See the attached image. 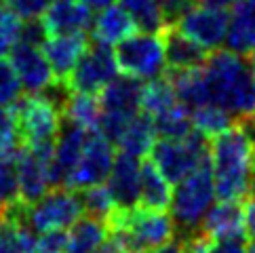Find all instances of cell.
<instances>
[{
  "mask_svg": "<svg viewBox=\"0 0 255 253\" xmlns=\"http://www.w3.org/2000/svg\"><path fill=\"white\" fill-rule=\"evenodd\" d=\"M8 63L13 66L25 93H42L57 83L40 44L25 40L15 42L8 53Z\"/></svg>",
  "mask_w": 255,
  "mask_h": 253,
  "instance_id": "cell-13",
  "label": "cell"
},
{
  "mask_svg": "<svg viewBox=\"0 0 255 253\" xmlns=\"http://www.w3.org/2000/svg\"><path fill=\"white\" fill-rule=\"evenodd\" d=\"M243 126L247 129V133L251 135V139H253V143H255V114L249 116L247 121H243Z\"/></svg>",
  "mask_w": 255,
  "mask_h": 253,
  "instance_id": "cell-45",
  "label": "cell"
},
{
  "mask_svg": "<svg viewBox=\"0 0 255 253\" xmlns=\"http://www.w3.org/2000/svg\"><path fill=\"white\" fill-rule=\"evenodd\" d=\"M118 2H121L125 6V11L133 17L137 30L162 32L167 28L158 0H118Z\"/></svg>",
  "mask_w": 255,
  "mask_h": 253,
  "instance_id": "cell-32",
  "label": "cell"
},
{
  "mask_svg": "<svg viewBox=\"0 0 255 253\" xmlns=\"http://www.w3.org/2000/svg\"><path fill=\"white\" fill-rule=\"evenodd\" d=\"M91 44V36L87 32L76 34H53L42 40L40 49L47 57L49 66L55 74V80L59 85H66L70 74L74 72L76 63L87 53Z\"/></svg>",
  "mask_w": 255,
  "mask_h": 253,
  "instance_id": "cell-14",
  "label": "cell"
},
{
  "mask_svg": "<svg viewBox=\"0 0 255 253\" xmlns=\"http://www.w3.org/2000/svg\"><path fill=\"white\" fill-rule=\"evenodd\" d=\"M19 125L11 106H0V154H15L19 150Z\"/></svg>",
  "mask_w": 255,
  "mask_h": 253,
  "instance_id": "cell-35",
  "label": "cell"
},
{
  "mask_svg": "<svg viewBox=\"0 0 255 253\" xmlns=\"http://www.w3.org/2000/svg\"><path fill=\"white\" fill-rule=\"evenodd\" d=\"M162 40H165V57L169 72L198 68L209 57V53L203 47H198L194 40H190L188 36H184L173 25H167L162 30Z\"/></svg>",
  "mask_w": 255,
  "mask_h": 253,
  "instance_id": "cell-21",
  "label": "cell"
},
{
  "mask_svg": "<svg viewBox=\"0 0 255 253\" xmlns=\"http://www.w3.org/2000/svg\"><path fill=\"white\" fill-rule=\"evenodd\" d=\"M114 55L118 63V72L131 78H137L141 83L167 74L162 32H133L129 38L116 44Z\"/></svg>",
  "mask_w": 255,
  "mask_h": 253,
  "instance_id": "cell-5",
  "label": "cell"
},
{
  "mask_svg": "<svg viewBox=\"0 0 255 253\" xmlns=\"http://www.w3.org/2000/svg\"><path fill=\"white\" fill-rule=\"evenodd\" d=\"M80 2H83L87 8H91L93 13H97V11H102V8L114 4L116 0H80Z\"/></svg>",
  "mask_w": 255,
  "mask_h": 253,
  "instance_id": "cell-43",
  "label": "cell"
},
{
  "mask_svg": "<svg viewBox=\"0 0 255 253\" xmlns=\"http://www.w3.org/2000/svg\"><path fill=\"white\" fill-rule=\"evenodd\" d=\"M34 253H68V234L63 230L42 232L40 239H36Z\"/></svg>",
  "mask_w": 255,
  "mask_h": 253,
  "instance_id": "cell-38",
  "label": "cell"
},
{
  "mask_svg": "<svg viewBox=\"0 0 255 253\" xmlns=\"http://www.w3.org/2000/svg\"><path fill=\"white\" fill-rule=\"evenodd\" d=\"M114 165V150L112 143L108 141L102 133L91 131L85 141L83 154L78 158L76 169L72 171L70 177V190H87L91 186L104 184Z\"/></svg>",
  "mask_w": 255,
  "mask_h": 253,
  "instance_id": "cell-12",
  "label": "cell"
},
{
  "mask_svg": "<svg viewBox=\"0 0 255 253\" xmlns=\"http://www.w3.org/2000/svg\"><path fill=\"white\" fill-rule=\"evenodd\" d=\"M173 188L152 160L141 162V186L137 207L150 211H167L171 207Z\"/></svg>",
  "mask_w": 255,
  "mask_h": 253,
  "instance_id": "cell-25",
  "label": "cell"
},
{
  "mask_svg": "<svg viewBox=\"0 0 255 253\" xmlns=\"http://www.w3.org/2000/svg\"><path fill=\"white\" fill-rule=\"evenodd\" d=\"M6 6L13 11L15 17H19L23 23L40 21V17L49 8L53 0H4Z\"/></svg>",
  "mask_w": 255,
  "mask_h": 253,
  "instance_id": "cell-37",
  "label": "cell"
},
{
  "mask_svg": "<svg viewBox=\"0 0 255 253\" xmlns=\"http://www.w3.org/2000/svg\"><path fill=\"white\" fill-rule=\"evenodd\" d=\"M91 131L80 129L76 125H70L66 131H61L59 139L55 141V152L49 165V182L51 188H68L72 171L76 169L78 158L83 154L85 141Z\"/></svg>",
  "mask_w": 255,
  "mask_h": 253,
  "instance_id": "cell-15",
  "label": "cell"
},
{
  "mask_svg": "<svg viewBox=\"0 0 255 253\" xmlns=\"http://www.w3.org/2000/svg\"><path fill=\"white\" fill-rule=\"evenodd\" d=\"M93 11L80 0H53L40 17V23L47 36L53 34H76L89 32L93 23Z\"/></svg>",
  "mask_w": 255,
  "mask_h": 253,
  "instance_id": "cell-17",
  "label": "cell"
},
{
  "mask_svg": "<svg viewBox=\"0 0 255 253\" xmlns=\"http://www.w3.org/2000/svg\"><path fill=\"white\" fill-rule=\"evenodd\" d=\"M226 49L243 57L255 51V0H239L230 11Z\"/></svg>",
  "mask_w": 255,
  "mask_h": 253,
  "instance_id": "cell-20",
  "label": "cell"
},
{
  "mask_svg": "<svg viewBox=\"0 0 255 253\" xmlns=\"http://www.w3.org/2000/svg\"><path fill=\"white\" fill-rule=\"evenodd\" d=\"M116 76H118V63L114 49L91 40L87 53L80 57L74 72L70 74L66 87L74 93L97 95Z\"/></svg>",
  "mask_w": 255,
  "mask_h": 253,
  "instance_id": "cell-11",
  "label": "cell"
},
{
  "mask_svg": "<svg viewBox=\"0 0 255 253\" xmlns=\"http://www.w3.org/2000/svg\"><path fill=\"white\" fill-rule=\"evenodd\" d=\"M203 230L215 241L247 237L243 222V205L241 201H220L209 209L203 220Z\"/></svg>",
  "mask_w": 255,
  "mask_h": 253,
  "instance_id": "cell-23",
  "label": "cell"
},
{
  "mask_svg": "<svg viewBox=\"0 0 255 253\" xmlns=\"http://www.w3.org/2000/svg\"><path fill=\"white\" fill-rule=\"evenodd\" d=\"M23 95V87L8 59L0 61V106H13Z\"/></svg>",
  "mask_w": 255,
  "mask_h": 253,
  "instance_id": "cell-36",
  "label": "cell"
},
{
  "mask_svg": "<svg viewBox=\"0 0 255 253\" xmlns=\"http://www.w3.org/2000/svg\"><path fill=\"white\" fill-rule=\"evenodd\" d=\"M255 143L243 123L215 135L209 146L215 196L220 201H243L253 188Z\"/></svg>",
  "mask_w": 255,
  "mask_h": 253,
  "instance_id": "cell-1",
  "label": "cell"
},
{
  "mask_svg": "<svg viewBox=\"0 0 255 253\" xmlns=\"http://www.w3.org/2000/svg\"><path fill=\"white\" fill-rule=\"evenodd\" d=\"M55 143L49 146H23L15 152V175L19 188V203L32 205L49 192V165L53 160Z\"/></svg>",
  "mask_w": 255,
  "mask_h": 253,
  "instance_id": "cell-10",
  "label": "cell"
},
{
  "mask_svg": "<svg viewBox=\"0 0 255 253\" xmlns=\"http://www.w3.org/2000/svg\"><path fill=\"white\" fill-rule=\"evenodd\" d=\"M192 2H194V0H158L162 17H165V23L167 25H173V23L179 19V15L184 13Z\"/></svg>",
  "mask_w": 255,
  "mask_h": 253,
  "instance_id": "cell-39",
  "label": "cell"
},
{
  "mask_svg": "<svg viewBox=\"0 0 255 253\" xmlns=\"http://www.w3.org/2000/svg\"><path fill=\"white\" fill-rule=\"evenodd\" d=\"M215 184H213V169L211 156H205L203 162L186 175L181 182L175 184L171 198V218L181 230H196L205 215L213 207Z\"/></svg>",
  "mask_w": 255,
  "mask_h": 253,
  "instance_id": "cell-4",
  "label": "cell"
},
{
  "mask_svg": "<svg viewBox=\"0 0 255 253\" xmlns=\"http://www.w3.org/2000/svg\"><path fill=\"white\" fill-rule=\"evenodd\" d=\"M63 116L68 119L70 125H76L85 131H97L99 119H102V106H99V97L89 93H74L66 95L61 104Z\"/></svg>",
  "mask_w": 255,
  "mask_h": 253,
  "instance_id": "cell-27",
  "label": "cell"
},
{
  "mask_svg": "<svg viewBox=\"0 0 255 253\" xmlns=\"http://www.w3.org/2000/svg\"><path fill=\"white\" fill-rule=\"evenodd\" d=\"M156 137L158 135H156V129H154L152 116L137 112L129 121V125H127V129L121 135L116 146L121 148V152H125V154L141 158L145 154H150L152 146L156 143Z\"/></svg>",
  "mask_w": 255,
  "mask_h": 253,
  "instance_id": "cell-26",
  "label": "cell"
},
{
  "mask_svg": "<svg viewBox=\"0 0 255 253\" xmlns=\"http://www.w3.org/2000/svg\"><path fill=\"white\" fill-rule=\"evenodd\" d=\"M108 234L106 222L91 215L80 218L68 232V253H95L106 243Z\"/></svg>",
  "mask_w": 255,
  "mask_h": 253,
  "instance_id": "cell-28",
  "label": "cell"
},
{
  "mask_svg": "<svg viewBox=\"0 0 255 253\" xmlns=\"http://www.w3.org/2000/svg\"><path fill=\"white\" fill-rule=\"evenodd\" d=\"M152 121H154L156 135H160V137H165V139H181L194 129L192 112L181 104H175L173 108H169L167 112L154 116Z\"/></svg>",
  "mask_w": 255,
  "mask_h": 253,
  "instance_id": "cell-30",
  "label": "cell"
},
{
  "mask_svg": "<svg viewBox=\"0 0 255 253\" xmlns=\"http://www.w3.org/2000/svg\"><path fill=\"white\" fill-rule=\"evenodd\" d=\"M152 253H184V249H181L179 243H167V245H162L160 249L152 251Z\"/></svg>",
  "mask_w": 255,
  "mask_h": 253,
  "instance_id": "cell-44",
  "label": "cell"
},
{
  "mask_svg": "<svg viewBox=\"0 0 255 253\" xmlns=\"http://www.w3.org/2000/svg\"><path fill=\"white\" fill-rule=\"evenodd\" d=\"M141 80L127 74H118L99 91V106L102 112H114L125 116H135L139 112L141 97Z\"/></svg>",
  "mask_w": 255,
  "mask_h": 253,
  "instance_id": "cell-19",
  "label": "cell"
},
{
  "mask_svg": "<svg viewBox=\"0 0 255 253\" xmlns=\"http://www.w3.org/2000/svg\"><path fill=\"white\" fill-rule=\"evenodd\" d=\"M251 192H255V154H253V188H251Z\"/></svg>",
  "mask_w": 255,
  "mask_h": 253,
  "instance_id": "cell-48",
  "label": "cell"
},
{
  "mask_svg": "<svg viewBox=\"0 0 255 253\" xmlns=\"http://www.w3.org/2000/svg\"><path fill=\"white\" fill-rule=\"evenodd\" d=\"M19 125L23 146H49L57 141L61 131V110L51 97L42 93H25L11 106Z\"/></svg>",
  "mask_w": 255,
  "mask_h": 253,
  "instance_id": "cell-6",
  "label": "cell"
},
{
  "mask_svg": "<svg viewBox=\"0 0 255 253\" xmlns=\"http://www.w3.org/2000/svg\"><path fill=\"white\" fill-rule=\"evenodd\" d=\"M34 230L23 220V205L0 215V253H34Z\"/></svg>",
  "mask_w": 255,
  "mask_h": 253,
  "instance_id": "cell-22",
  "label": "cell"
},
{
  "mask_svg": "<svg viewBox=\"0 0 255 253\" xmlns=\"http://www.w3.org/2000/svg\"><path fill=\"white\" fill-rule=\"evenodd\" d=\"M198 2H203V4H207V6H213V8H220V11L230 13L232 8L236 6V2H239V0H198Z\"/></svg>",
  "mask_w": 255,
  "mask_h": 253,
  "instance_id": "cell-42",
  "label": "cell"
},
{
  "mask_svg": "<svg viewBox=\"0 0 255 253\" xmlns=\"http://www.w3.org/2000/svg\"><path fill=\"white\" fill-rule=\"evenodd\" d=\"M209 253H247V237L215 241Z\"/></svg>",
  "mask_w": 255,
  "mask_h": 253,
  "instance_id": "cell-40",
  "label": "cell"
},
{
  "mask_svg": "<svg viewBox=\"0 0 255 253\" xmlns=\"http://www.w3.org/2000/svg\"><path fill=\"white\" fill-rule=\"evenodd\" d=\"M232 125H234L232 116L228 114L224 108L215 106V104H207V106H200V108H196V110H192L194 131L205 135L207 139H213L215 135H220L226 129H230Z\"/></svg>",
  "mask_w": 255,
  "mask_h": 253,
  "instance_id": "cell-31",
  "label": "cell"
},
{
  "mask_svg": "<svg viewBox=\"0 0 255 253\" xmlns=\"http://www.w3.org/2000/svg\"><path fill=\"white\" fill-rule=\"evenodd\" d=\"M247 253H255V239H251V243H247Z\"/></svg>",
  "mask_w": 255,
  "mask_h": 253,
  "instance_id": "cell-47",
  "label": "cell"
},
{
  "mask_svg": "<svg viewBox=\"0 0 255 253\" xmlns=\"http://www.w3.org/2000/svg\"><path fill=\"white\" fill-rule=\"evenodd\" d=\"M108 190L116 203V209H133L139 203L141 186V162L139 158L121 152L114 156L112 171L108 175Z\"/></svg>",
  "mask_w": 255,
  "mask_h": 253,
  "instance_id": "cell-16",
  "label": "cell"
},
{
  "mask_svg": "<svg viewBox=\"0 0 255 253\" xmlns=\"http://www.w3.org/2000/svg\"><path fill=\"white\" fill-rule=\"evenodd\" d=\"M228 25H230V13L194 0L179 15V19L173 23V28L179 30L184 36H188L190 40H194L207 53H213L217 49L226 47Z\"/></svg>",
  "mask_w": 255,
  "mask_h": 253,
  "instance_id": "cell-9",
  "label": "cell"
},
{
  "mask_svg": "<svg viewBox=\"0 0 255 253\" xmlns=\"http://www.w3.org/2000/svg\"><path fill=\"white\" fill-rule=\"evenodd\" d=\"M85 213L83 198L76 190L51 188L42 198L32 205H23V220L36 232L72 228Z\"/></svg>",
  "mask_w": 255,
  "mask_h": 253,
  "instance_id": "cell-8",
  "label": "cell"
},
{
  "mask_svg": "<svg viewBox=\"0 0 255 253\" xmlns=\"http://www.w3.org/2000/svg\"><path fill=\"white\" fill-rule=\"evenodd\" d=\"M209 139L205 135H200L198 131H190L186 137L181 139H165L160 137L152 146L150 154L152 162L156 165V169L162 173V177L169 184L181 182L186 175H190L192 171L203 162V158L209 154Z\"/></svg>",
  "mask_w": 255,
  "mask_h": 253,
  "instance_id": "cell-7",
  "label": "cell"
},
{
  "mask_svg": "<svg viewBox=\"0 0 255 253\" xmlns=\"http://www.w3.org/2000/svg\"><path fill=\"white\" fill-rule=\"evenodd\" d=\"M89 32L93 42L114 49L118 42H123L133 32H137V25L121 2H114L93 15V23H91Z\"/></svg>",
  "mask_w": 255,
  "mask_h": 253,
  "instance_id": "cell-18",
  "label": "cell"
},
{
  "mask_svg": "<svg viewBox=\"0 0 255 253\" xmlns=\"http://www.w3.org/2000/svg\"><path fill=\"white\" fill-rule=\"evenodd\" d=\"M15 205H19L15 154H0V215H4Z\"/></svg>",
  "mask_w": 255,
  "mask_h": 253,
  "instance_id": "cell-33",
  "label": "cell"
},
{
  "mask_svg": "<svg viewBox=\"0 0 255 253\" xmlns=\"http://www.w3.org/2000/svg\"><path fill=\"white\" fill-rule=\"evenodd\" d=\"M106 226L108 232L121 241L129 253H152L175 237V222L171 215L141 207L116 209Z\"/></svg>",
  "mask_w": 255,
  "mask_h": 253,
  "instance_id": "cell-3",
  "label": "cell"
},
{
  "mask_svg": "<svg viewBox=\"0 0 255 253\" xmlns=\"http://www.w3.org/2000/svg\"><path fill=\"white\" fill-rule=\"evenodd\" d=\"M167 76L173 85L177 102L181 106H186L188 110H196L200 106L211 104V95H209V85H207L203 66L167 72Z\"/></svg>",
  "mask_w": 255,
  "mask_h": 253,
  "instance_id": "cell-24",
  "label": "cell"
},
{
  "mask_svg": "<svg viewBox=\"0 0 255 253\" xmlns=\"http://www.w3.org/2000/svg\"><path fill=\"white\" fill-rule=\"evenodd\" d=\"M243 222H245V234H249V239H255V192L245 196Z\"/></svg>",
  "mask_w": 255,
  "mask_h": 253,
  "instance_id": "cell-41",
  "label": "cell"
},
{
  "mask_svg": "<svg viewBox=\"0 0 255 253\" xmlns=\"http://www.w3.org/2000/svg\"><path fill=\"white\" fill-rule=\"evenodd\" d=\"M211 104L224 108L234 121H247L255 114V80L243 55L217 49L203 63Z\"/></svg>",
  "mask_w": 255,
  "mask_h": 253,
  "instance_id": "cell-2",
  "label": "cell"
},
{
  "mask_svg": "<svg viewBox=\"0 0 255 253\" xmlns=\"http://www.w3.org/2000/svg\"><path fill=\"white\" fill-rule=\"evenodd\" d=\"M247 66H249V72H251V76L255 80V51L247 55Z\"/></svg>",
  "mask_w": 255,
  "mask_h": 253,
  "instance_id": "cell-46",
  "label": "cell"
},
{
  "mask_svg": "<svg viewBox=\"0 0 255 253\" xmlns=\"http://www.w3.org/2000/svg\"><path fill=\"white\" fill-rule=\"evenodd\" d=\"M177 102L175 91L167 74H162L158 78L145 80L141 85V97H139V110L148 116H158L162 112H167L169 108H173Z\"/></svg>",
  "mask_w": 255,
  "mask_h": 253,
  "instance_id": "cell-29",
  "label": "cell"
},
{
  "mask_svg": "<svg viewBox=\"0 0 255 253\" xmlns=\"http://www.w3.org/2000/svg\"><path fill=\"white\" fill-rule=\"evenodd\" d=\"M83 207L85 211L95 220H102V222H108V218L116 211V203L110 194L108 186L99 184V186H91L87 190H83Z\"/></svg>",
  "mask_w": 255,
  "mask_h": 253,
  "instance_id": "cell-34",
  "label": "cell"
}]
</instances>
